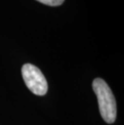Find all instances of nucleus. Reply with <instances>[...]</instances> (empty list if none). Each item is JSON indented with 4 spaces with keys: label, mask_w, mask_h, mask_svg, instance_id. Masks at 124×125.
<instances>
[{
    "label": "nucleus",
    "mask_w": 124,
    "mask_h": 125,
    "mask_svg": "<svg viewBox=\"0 0 124 125\" xmlns=\"http://www.w3.org/2000/svg\"><path fill=\"white\" fill-rule=\"evenodd\" d=\"M92 86L97 98L100 114L102 119L108 124H113L116 119L117 107L114 96L110 86L102 78L94 79Z\"/></svg>",
    "instance_id": "1"
},
{
    "label": "nucleus",
    "mask_w": 124,
    "mask_h": 125,
    "mask_svg": "<svg viewBox=\"0 0 124 125\" xmlns=\"http://www.w3.org/2000/svg\"><path fill=\"white\" fill-rule=\"evenodd\" d=\"M22 76L26 86L33 94L44 95L48 91V82L38 67L31 64H25L22 67Z\"/></svg>",
    "instance_id": "2"
},
{
    "label": "nucleus",
    "mask_w": 124,
    "mask_h": 125,
    "mask_svg": "<svg viewBox=\"0 0 124 125\" xmlns=\"http://www.w3.org/2000/svg\"><path fill=\"white\" fill-rule=\"evenodd\" d=\"M41 3H44L45 5H48V6L52 7H57L61 5L64 2L65 0H36Z\"/></svg>",
    "instance_id": "3"
}]
</instances>
